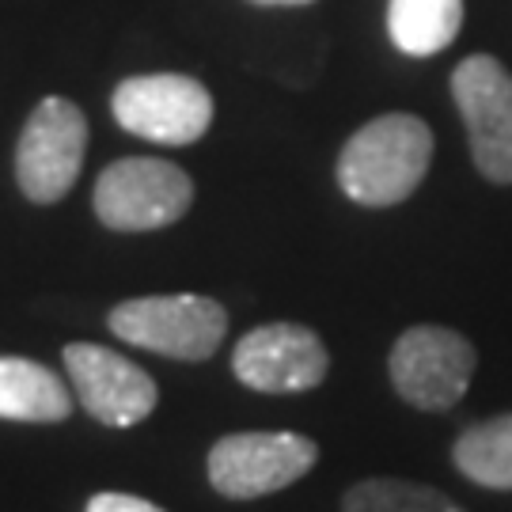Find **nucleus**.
<instances>
[{"label":"nucleus","instance_id":"nucleus-1","mask_svg":"<svg viewBox=\"0 0 512 512\" xmlns=\"http://www.w3.org/2000/svg\"><path fill=\"white\" fill-rule=\"evenodd\" d=\"M433 164V129L418 114L391 110L372 118L338 156V186L349 202L368 209L406 202Z\"/></svg>","mask_w":512,"mask_h":512},{"label":"nucleus","instance_id":"nucleus-2","mask_svg":"<svg viewBox=\"0 0 512 512\" xmlns=\"http://www.w3.org/2000/svg\"><path fill=\"white\" fill-rule=\"evenodd\" d=\"M107 323L129 346L171 361H209L224 342L228 311L217 300L194 293L137 296L110 311Z\"/></svg>","mask_w":512,"mask_h":512},{"label":"nucleus","instance_id":"nucleus-3","mask_svg":"<svg viewBox=\"0 0 512 512\" xmlns=\"http://www.w3.org/2000/svg\"><path fill=\"white\" fill-rule=\"evenodd\" d=\"M194 183L179 164L156 156H126L103 167L95 183V217L110 232H156L186 217Z\"/></svg>","mask_w":512,"mask_h":512},{"label":"nucleus","instance_id":"nucleus-4","mask_svg":"<svg viewBox=\"0 0 512 512\" xmlns=\"http://www.w3.org/2000/svg\"><path fill=\"white\" fill-rule=\"evenodd\" d=\"M88 152V118L65 95L42 99L16 145V183L35 205L61 202L80 179Z\"/></svg>","mask_w":512,"mask_h":512},{"label":"nucleus","instance_id":"nucleus-5","mask_svg":"<svg viewBox=\"0 0 512 512\" xmlns=\"http://www.w3.org/2000/svg\"><path fill=\"white\" fill-rule=\"evenodd\" d=\"M114 122L156 145H194L213 126V95L186 73H148L122 80L110 95Z\"/></svg>","mask_w":512,"mask_h":512},{"label":"nucleus","instance_id":"nucleus-6","mask_svg":"<svg viewBox=\"0 0 512 512\" xmlns=\"http://www.w3.org/2000/svg\"><path fill=\"white\" fill-rule=\"evenodd\" d=\"M475 368V346L459 330L433 323L403 330L387 357V372L399 399L418 410H452L467 395Z\"/></svg>","mask_w":512,"mask_h":512},{"label":"nucleus","instance_id":"nucleus-7","mask_svg":"<svg viewBox=\"0 0 512 512\" xmlns=\"http://www.w3.org/2000/svg\"><path fill=\"white\" fill-rule=\"evenodd\" d=\"M319 459V444L300 433H232L209 448V482L220 497L255 501L289 490Z\"/></svg>","mask_w":512,"mask_h":512},{"label":"nucleus","instance_id":"nucleus-8","mask_svg":"<svg viewBox=\"0 0 512 512\" xmlns=\"http://www.w3.org/2000/svg\"><path fill=\"white\" fill-rule=\"evenodd\" d=\"M452 99L467 126L478 175L512 186V73L490 54L463 57L452 73Z\"/></svg>","mask_w":512,"mask_h":512},{"label":"nucleus","instance_id":"nucleus-9","mask_svg":"<svg viewBox=\"0 0 512 512\" xmlns=\"http://www.w3.org/2000/svg\"><path fill=\"white\" fill-rule=\"evenodd\" d=\"M232 372L239 384L262 395H296L327 380L330 353L311 327L262 323L236 342Z\"/></svg>","mask_w":512,"mask_h":512},{"label":"nucleus","instance_id":"nucleus-10","mask_svg":"<svg viewBox=\"0 0 512 512\" xmlns=\"http://www.w3.org/2000/svg\"><path fill=\"white\" fill-rule=\"evenodd\" d=\"M65 372L80 406L110 429H129L156 410V380L129 357L95 342L65 346Z\"/></svg>","mask_w":512,"mask_h":512},{"label":"nucleus","instance_id":"nucleus-11","mask_svg":"<svg viewBox=\"0 0 512 512\" xmlns=\"http://www.w3.org/2000/svg\"><path fill=\"white\" fill-rule=\"evenodd\" d=\"M73 414V391L38 361L0 357V418L4 421H65Z\"/></svg>","mask_w":512,"mask_h":512},{"label":"nucleus","instance_id":"nucleus-12","mask_svg":"<svg viewBox=\"0 0 512 512\" xmlns=\"http://www.w3.org/2000/svg\"><path fill=\"white\" fill-rule=\"evenodd\" d=\"M463 31V0H387V35L406 57H433Z\"/></svg>","mask_w":512,"mask_h":512},{"label":"nucleus","instance_id":"nucleus-13","mask_svg":"<svg viewBox=\"0 0 512 512\" xmlns=\"http://www.w3.org/2000/svg\"><path fill=\"white\" fill-rule=\"evenodd\" d=\"M452 459L475 486L512 490V414H497L463 429L452 448Z\"/></svg>","mask_w":512,"mask_h":512},{"label":"nucleus","instance_id":"nucleus-14","mask_svg":"<svg viewBox=\"0 0 512 512\" xmlns=\"http://www.w3.org/2000/svg\"><path fill=\"white\" fill-rule=\"evenodd\" d=\"M342 512H463L433 486L406 482V478H365L349 486Z\"/></svg>","mask_w":512,"mask_h":512},{"label":"nucleus","instance_id":"nucleus-15","mask_svg":"<svg viewBox=\"0 0 512 512\" xmlns=\"http://www.w3.org/2000/svg\"><path fill=\"white\" fill-rule=\"evenodd\" d=\"M84 512H164V509L133 494H95Z\"/></svg>","mask_w":512,"mask_h":512},{"label":"nucleus","instance_id":"nucleus-16","mask_svg":"<svg viewBox=\"0 0 512 512\" xmlns=\"http://www.w3.org/2000/svg\"><path fill=\"white\" fill-rule=\"evenodd\" d=\"M258 8H304V4H315V0H251Z\"/></svg>","mask_w":512,"mask_h":512}]
</instances>
